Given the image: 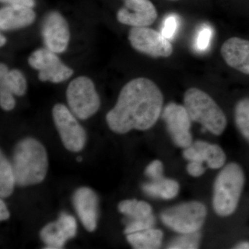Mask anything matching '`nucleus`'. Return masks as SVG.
<instances>
[{
	"label": "nucleus",
	"instance_id": "16",
	"mask_svg": "<svg viewBox=\"0 0 249 249\" xmlns=\"http://www.w3.org/2000/svg\"><path fill=\"white\" fill-rule=\"evenodd\" d=\"M221 55L229 67L249 75V40L238 37L228 39L221 47Z\"/></svg>",
	"mask_w": 249,
	"mask_h": 249
},
{
	"label": "nucleus",
	"instance_id": "7",
	"mask_svg": "<svg viewBox=\"0 0 249 249\" xmlns=\"http://www.w3.org/2000/svg\"><path fill=\"white\" fill-rule=\"evenodd\" d=\"M52 116L65 147L69 151H81L86 143L87 135L85 129L77 121L76 116L60 103L54 106Z\"/></svg>",
	"mask_w": 249,
	"mask_h": 249
},
{
	"label": "nucleus",
	"instance_id": "15",
	"mask_svg": "<svg viewBox=\"0 0 249 249\" xmlns=\"http://www.w3.org/2000/svg\"><path fill=\"white\" fill-rule=\"evenodd\" d=\"M73 204L77 214L88 231L97 227L98 199L95 192L88 187H81L74 193Z\"/></svg>",
	"mask_w": 249,
	"mask_h": 249
},
{
	"label": "nucleus",
	"instance_id": "8",
	"mask_svg": "<svg viewBox=\"0 0 249 249\" xmlns=\"http://www.w3.org/2000/svg\"><path fill=\"white\" fill-rule=\"evenodd\" d=\"M131 46L136 51L152 58H168L173 53V47L161 33L148 27H132L129 32Z\"/></svg>",
	"mask_w": 249,
	"mask_h": 249
},
{
	"label": "nucleus",
	"instance_id": "17",
	"mask_svg": "<svg viewBox=\"0 0 249 249\" xmlns=\"http://www.w3.org/2000/svg\"><path fill=\"white\" fill-rule=\"evenodd\" d=\"M35 19L33 8L7 5L0 10V29L1 31L23 29L32 24Z\"/></svg>",
	"mask_w": 249,
	"mask_h": 249
},
{
	"label": "nucleus",
	"instance_id": "29",
	"mask_svg": "<svg viewBox=\"0 0 249 249\" xmlns=\"http://www.w3.org/2000/svg\"><path fill=\"white\" fill-rule=\"evenodd\" d=\"M14 95L7 90L0 89V106L4 110H12L16 106Z\"/></svg>",
	"mask_w": 249,
	"mask_h": 249
},
{
	"label": "nucleus",
	"instance_id": "32",
	"mask_svg": "<svg viewBox=\"0 0 249 249\" xmlns=\"http://www.w3.org/2000/svg\"><path fill=\"white\" fill-rule=\"evenodd\" d=\"M10 217L9 211H8L6 205L4 201L1 199L0 200V220L5 221L9 219Z\"/></svg>",
	"mask_w": 249,
	"mask_h": 249
},
{
	"label": "nucleus",
	"instance_id": "28",
	"mask_svg": "<svg viewBox=\"0 0 249 249\" xmlns=\"http://www.w3.org/2000/svg\"><path fill=\"white\" fill-rule=\"evenodd\" d=\"M178 27V19L175 16H169L165 18L162 28V35L167 39L173 38Z\"/></svg>",
	"mask_w": 249,
	"mask_h": 249
},
{
	"label": "nucleus",
	"instance_id": "1",
	"mask_svg": "<svg viewBox=\"0 0 249 249\" xmlns=\"http://www.w3.org/2000/svg\"><path fill=\"white\" fill-rule=\"evenodd\" d=\"M163 95L151 80L137 78L121 90L115 106L106 116L108 126L116 134L153 127L161 116Z\"/></svg>",
	"mask_w": 249,
	"mask_h": 249
},
{
	"label": "nucleus",
	"instance_id": "35",
	"mask_svg": "<svg viewBox=\"0 0 249 249\" xmlns=\"http://www.w3.org/2000/svg\"><path fill=\"white\" fill-rule=\"evenodd\" d=\"M82 160H83V159H82V157H78V159H77V160H78V162L82 161Z\"/></svg>",
	"mask_w": 249,
	"mask_h": 249
},
{
	"label": "nucleus",
	"instance_id": "2",
	"mask_svg": "<svg viewBox=\"0 0 249 249\" xmlns=\"http://www.w3.org/2000/svg\"><path fill=\"white\" fill-rule=\"evenodd\" d=\"M48 165L45 147L36 139H23L15 147L12 165L19 186L42 182L47 175Z\"/></svg>",
	"mask_w": 249,
	"mask_h": 249
},
{
	"label": "nucleus",
	"instance_id": "27",
	"mask_svg": "<svg viewBox=\"0 0 249 249\" xmlns=\"http://www.w3.org/2000/svg\"><path fill=\"white\" fill-rule=\"evenodd\" d=\"M145 175L152 181L161 179L164 177V166L160 160H155L149 163L145 168Z\"/></svg>",
	"mask_w": 249,
	"mask_h": 249
},
{
	"label": "nucleus",
	"instance_id": "36",
	"mask_svg": "<svg viewBox=\"0 0 249 249\" xmlns=\"http://www.w3.org/2000/svg\"><path fill=\"white\" fill-rule=\"evenodd\" d=\"M172 1H177V0H172Z\"/></svg>",
	"mask_w": 249,
	"mask_h": 249
},
{
	"label": "nucleus",
	"instance_id": "14",
	"mask_svg": "<svg viewBox=\"0 0 249 249\" xmlns=\"http://www.w3.org/2000/svg\"><path fill=\"white\" fill-rule=\"evenodd\" d=\"M183 157L188 161L206 163L210 169H221L225 165L227 155L217 144L198 140L183 149Z\"/></svg>",
	"mask_w": 249,
	"mask_h": 249
},
{
	"label": "nucleus",
	"instance_id": "23",
	"mask_svg": "<svg viewBox=\"0 0 249 249\" xmlns=\"http://www.w3.org/2000/svg\"><path fill=\"white\" fill-rule=\"evenodd\" d=\"M234 121L239 133L249 144V97L242 98L236 103Z\"/></svg>",
	"mask_w": 249,
	"mask_h": 249
},
{
	"label": "nucleus",
	"instance_id": "6",
	"mask_svg": "<svg viewBox=\"0 0 249 249\" xmlns=\"http://www.w3.org/2000/svg\"><path fill=\"white\" fill-rule=\"evenodd\" d=\"M66 96L70 110L81 120L94 115L101 106L94 83L88 77H77L72 80L67 87Z\"/></svg>",
	"mask_w": 249,
	"mask_h": 249
},
{
	"label": "nucleus",
	"instance_id": "10",
	"mask_svg": "<svg viewBox=\"0 0 249 249\" xmlns=\"http://www.w3.org/2000/svg\"><path fill=\"white\" fill-rule=\"evenodd\" d=\"M31 67L39 71L41 81L60 83L73 75V71L58 58L57 53L47 48L37 49L29 58Z\"/></svg>",
	"mask_w": 249,
	"mask_h": 249
},
{
	"label": "nucleus",
	"instance_id": "30",
	"mask_svg": "<svg viewBox=\"0 0 249 249\" xmlns=\"http://www.w3.org/2000/svg\"><path fill=\"white\" fill-rule=\"evenodd\" d=\"M186 171L188 175L193 178H199L204 175L206 168L204 163L197 161H189L186 166Z\"/></svg>",
	"mask_w": 249,
	"mask_h": 249
},
{
	"label": "nucleus",
	"instance_id": "20",
	"mask_svg": "<svg viewBox=\"0 0 249 249\" xmlns=\"http://www.w3.org/2000/svg\"><path fill=\"white\" fill-rule=\"evenodd\" d=\"M163 232L160 229H151L126 235L129 245L136 249H160L163 240Z\"/></svg>",
	"mask_w": 249,
	"mask_h": 249
},
{
	"label": "nucleus",
	"instance_id": "13",
	"mask_svg": "<svg viewBox=\"0 0 249 249\" xmlns=\"http://www.w3.org/2000/svg\"><path fill=\"white\" fill-rule=\"evenodd\" d=\"M76 219L71 215L62 213L55 222L47 224L40 231V237L45 244L46 249L63 248L67 241L76 235Z\"/></svg>",
	"mask_w": 249,
	"mask_h": 249
},
{
	"label": "nucleus",
	"instance_id": "9",
	"mask_svg": "<svg viewBox=\"0 0 249 249\" xmlns=\"http://www.w3.org/2000/svg\"><path fill=\"white\" fill-rule=\"evenodd\" d=\"M161 118L175 145L185 149L193 143L192 120L184 106L168 103L162 111Z\"/></svg>",
	"mask_w": 249,
	"mask_h": 249
},
{
	"label": "nucleus",
	"instance_id": "12",
	"mask_svg": "<svg viewBox=\"0 0 249 249\" xmlns=\"http://www.w3.org/2000/svg\"><path fill=\"white\" fill-rule=\"evenodd\" d=\"M157 11L150 0H124V6L117 13L118 21L132 27L152 25L157 19Z\"/></svg>",
	"mask_w": 249,
	"mask_h": 249
},
{
	"label": "nucleus",
	"instance_id": "18",
	"mask_svg": "<svg viewBox=\"0 0 249 249\" xmlns=\"http://www.w3.org/2000/svg\"><path fill=\"white\" fill-rule=\"evenodd\" d=\"M0 89H6L16 96H22L27 91V80L19 70H9L5 64L1 63Z\"/></svg>",
	"mask_w": 249,
	"mask_h": 249
},
{
	"label": "nucleus",
	"instance_id": "25",
	"mask_svg": "<svg viewBox=\"0 0 249 249\" xmlns=\"http://www.w3.org/2000/svg\"><path fill=\"white\" fill-rule=\"evenodd\" d=\"M155 223V217L154 214L145 219H137V220L127 221L124 222L126 224L124 233L126 235L142 231L147 230L153 227Z\"/></svg>",
	"mask_w": 249,
	"mask_h": 249
},
{
	"label": "nucleus",
	"instance_id": "34",
	"mask_svg": "<svg viewBox=\"0 0 249 249\" xmlns=\"http://www.w3.org/2000/svg\"><path fill=\"white\" fill-rule=\"evenodd\" d=\"M6 37H5L4 36L2 35V34H1V36H0V45H1V47L4 46L5 44H6Z\"/></svg>",
	"mask_w": 249,
	"mask_h": 249
},
{
	"label": "nucleus",
	"instance_id": "33",
	"mask_svg": "<svg viewBox=\"0 0 249 249\" xmlns=\"http://www.w3.org/2000/svg\"><path fill=\"white\" fill-rule=\"evenodd\" d=\"M233 249H249V240H242L237 242Z\"/></svg>",
	"mask_w": 249,
	"mask_h": 249
},
{
	"label": "nucleus",
	"instance_id": "4",
	"mask_svg": "<svg viewBox=\"0 0 249 249\" xmlns=\"http://www.w3.org/2000/svg\"><path fill=\"white\" fill-rule=\"evenodd\" d=\"M183 103L192 121L201 124L214 136L224 133L227 126V116L207 93L198 88H189L183 95Z\"/></svg>",
	"mask_w": 249,
	"mask_h": 249
},
{
	"label": "nucleus",
	"instance_id": "22",
	"mask_svg": "<svg viewBox=\"0 0 249 249\" xmlns=\"http://www.w3.org/2000/svg\"><path fill=\"white\" fill-rule=\"evenodd\" d=\"M16 183L14 168L6 157L1 152L0 155V196L7 197L12 194Z\"/></svg>",
	"mask_w": 249,
	"mask_h": 249
},
{
	"label": "nucleus",
	"instance_id": "19",
	"mask_svg": "<svg viewBox=\"0 0 249 249\" xmlns=\"http://www.w3.org/2000/svg\"><path fill=\"white\" fill-rule=\"evenodd\" d=\"M142 191L147 196L170 200L178 196L180 185L177 180L163 178L157 181H152L142 185Z\"/></svg>",
	"mask_w": 249,
	"mask_h": 249
},
{
	"label": "nucleus",
	"instance_id": "31",
	"mask_svg": "<svg viewBox=\"0 0 249 249\" xmlns=\"http://www.w3.org/2000/svg\"><path fill=\"white\" fill-rule=\"evenodd\" d=\"M1 3L12 6H23L34 8L36 5V0H0Z\"/></svg>",
	"mask_w": 249,
	"mask_h": 249
},
{
	"label": "nucleus",
	"instance_id": "3",
	"mask_svg": "<svg viewBox=\"0 0 249 249\" xmlns=\"http://www.w3.org/2000/svg\"><path fill=\"white\" fill-rule=\"evenodd\" d=\"M246 184V175L242 165L231 162L221 168L214 179L212 205L219 217L235 213L240 204Z\"/></svg>",
	"mask_w": 249,
	"mask_h": 249
},
{
	"label": "nucleus",
	"instance_id": "11",
	"mask_svg": "<svg viewBox=\"0 0 249 249\" xmlns=\"http://www.w3.org/2000/svg\"><path fill=\"white\" fill-rule=\"evenodd\" d=\"M41 33L46 48L56 53L67 50L70 40V28L65 18L58 11H51L46 15Z\"/></svg>",
	"mask_w": 249,
	"mask_h": 249
},
{
	"label": "nucleus",
	"instance_id": "26",
	"mask_svg": "<svg viewBox=\"0 0 249 249\" xmlns=\"http://www.w3.org/2000/svg\"><path fill=\"white\" fill-rule=\"evenodd\" d=\"M213 36V30L209 26H204L201 28L196 40V50L199 52H204L209 47L211 43V38Z\"/></svg>",
	"mask_w": 249,
	"mask_h": 249
},
{
	"label": "nucleus",
	"instance_id": "21",
	"mask_svg": "<svg viewBox=\"0 0 249 249\" xmlns=\"http://www.w3.org/2000/svg\"><path fill=\"white\" fill-rule=\"evenodd\" d=\"M119 212L126 216L124 222L127 221L145 219L152 216V208L145 201L137 199H126L121 201L118 206Z\"/></svg>",
	"mask_w": 249,
	"mask_h": 249
},
{
	"label": "nucleus",
	"instance_id": "5",
	"mask_svg": "<svg viewBox=\"0 0 249 249\" xmlns=\"http://www.w3.org/2000/svg\"><path fill=\"white\" fill-rule=\"evenodd\" d=\"M208 215L207 208L197 201H188L164 210L160 219L165 227L178 234L199 231Z\"/></svg>",
	"mask_w": 249,
	"mask_h": 249
},
{
	"label": "nucleus",
	"instance_id": "24",
	"mask_svg": "<svg viewBox=\"0 0 249 249\" xmlns=\"http://www.w3.org/2000/svg\"><path fill=\"white\" fill-rule=\"evenodd\" d=\"M201 235L199 231L193 233L180 234L174 239L167 248L170 249H196L200 245Z\"/></svg>",
	"mask_w": 249,
	"mask_h": 249
}]
</instances>
